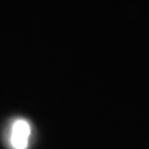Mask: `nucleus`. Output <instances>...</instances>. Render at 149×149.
Masks as SVG:
<instances>
[{"mask_svg": "<svg viewBox=\"0 0 149 149\" xmlns=\"http://www.w3.org/2000/svg\"><path fill=\"white\" fill-rule=\"evenodd\" d=\"M30 136V126L26 120L19 119L15 123L11 133V144L15 149H26Z\"/></svg>", "mask_w": 149, "mask_h": 149, "instance_id": "obj_1", "label": "nucleus"}]
</instances>
